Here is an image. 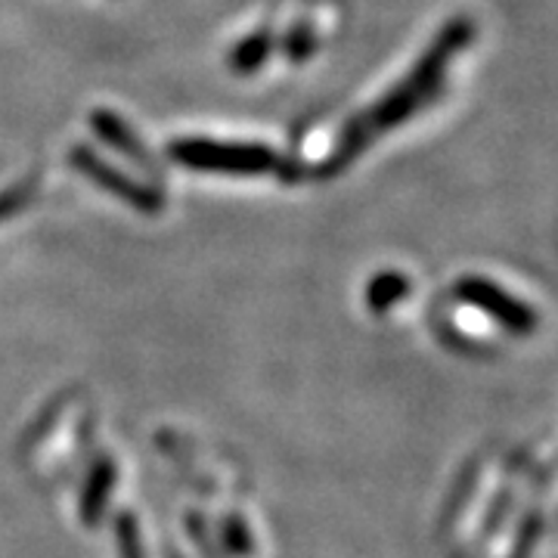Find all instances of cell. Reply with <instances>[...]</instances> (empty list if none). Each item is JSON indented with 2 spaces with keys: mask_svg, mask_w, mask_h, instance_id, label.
<instances>
[{
  "mask_svg": "<svg viewBox=\"0 0 558 558\" xmlns=\"http://www.w3.org/2000/svg\"><path fill=\"white\" fill-rule=\"evenodd\" d=\"M459 40H462V32H459V38H457V28H453V32H447V35L438 40V47H435L425 60L418 62L416 72H413V78L403 81L391 97H385L376 109H369V116H363L360 121H354V124L341 134L339 149L329 156V161H326V168H323V171L329 174V171H339V168H344V165L354 159L369 140L379 134V131H388V128H395L398 121L407 119V116L416 109L418 102L432 94V87L438 84V75H440V69H444L447 53L457 47Z\"/></svg>",
  "mask_w": 558,
  "mask_h": 558,
  "instance_id": "cell-1",
  "label": "cell"
},
{
  "mask_svg": "<svg viewBox=\"0 0 558 558\" xmlns=\"http://www.w3.org/2000/svg\"><path fill=\"white\" fill-rule=\"evenodd\" d=\"M171 159L196 171H220V174H260V171H274L279 165V156L267 146L215 143V140H180L171 146Z\"/></svg>",
  "mask_w": 558,
  "mask_h": 558,
  "instance_id": "cell-2",
  "label": "cell"
},
{
  "mask_svg": "<svg viewBox=\"0 0 558 558\" xmlns=\"http://www.w3.org/2000/svg\"><path fill=\"white\" fill-rule=\"evenodd\" d=\"M72 161H75V168H81L84 174H90L94 180H100L106 190H112L116 196H121L124 202H131V205H137V208H159V199L153 196V193H146V190H140L134 180H128L124 174H119L116 168H109L106 161H100L94 153H87V149H75L72 153Z\"/></svg>",
  "mask_w": 558,
  "mask_h": 558,
  "instance_id": "cell-3",
  "label": "cell"
},
{
  "mask_svg": "<svg viewBox=\"0 0 558 558\" xmlns=\"http://www.w3.org/2000/svg\"><path fill=\"white\" fill-rule=\"evenodd\" d=\"M94 128L100 131L102 140H109L116 149H121L124 156H131V159H137V161H146V149L140 146V140L121 124L112 112H106V109H100V112H94Z\"/></svg>",
  "mask_w": 558,
  "mask_h": 558,
  "instance_id": "cell-4",
  "label": "cell"
},
{
  "mask_svg": "<svg viewBox=\"0 0 558 558\" xmlns=\"http://www.w3.org/2000/svg\"><path fill=\"white\" fill-rule=\"evenodd\" d=\"M267 50H270V35H252L245 44H240L233 50V57H230L233 72H252V69H258L260 60L267 57Z\"/></svg>",
  "mask_w": 558,
  "mask_h": 558,
  "instance_id": "cell-5",
  "label": "cell"
},
{
  "mask_svg": "<svg viewBox=\"0 0 558 558\" xmlns=\"http://www.w3.org/2000/svg\"><path fill=\"white\" fill-rule=\"evenodd\" d=\"M25 199H28V190H10V193H3L0 196V218L10 215V211H16Z\"/></svg>",
  "mask_w": 558,
  "mask_h": 558,
  "instance_id": "cell-6",
  "label": "cell"
}]
</instances>
